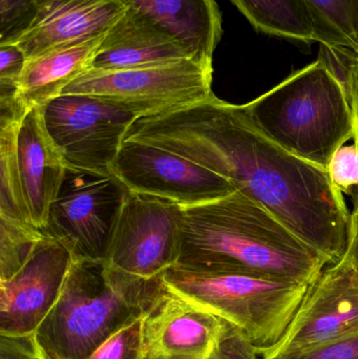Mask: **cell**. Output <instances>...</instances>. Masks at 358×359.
<instances>
[{
	"label": "cell",
	"instance_id": "6da1fadb",
	"mask_svg": "<svg viewBox=\"0 0 358 359\" xmlns=\"http://www.w3.org/2000/svg\"><path fill=\"white\" fill-rule=\"evenodd\" d=\"M125 140L165 149L220 175L331 264L346 257L351 213L327 170L261 134L242 105L212 96L165 115L137 120Z\"/></svg>",
	"mask_w": 358,
	"mask_h": 359
},
{
	"label": "cell",
	"instance_id": "7a4b0ae2",
	"mask_svg": "<svg viewBox=\"0 0 358 359\" xmlns=\"http://www.w3.org/2000/svg\"><path fill=\"white\" fill-rule=\"evenodd\" d=\"M331 262L240 191L183 208L174 267L312 284Z\"/></svg>",
	"mask_w": 358,
	"mask_h": 359
},
{
	"label": "cell",
	"instance_id": "3957f363",
	"mask_svg": "<svg viewBox=\"0 0 358 359\" xmlns=\"http://www.w3.org/2000/svg\"><path fill=\"white\" fill-rule=\"evenodd\" d=\"M104 262L75 257L60 294L33 334L43 359H86L107 339L141 320L163 289Z\"/></svg>",
	"mask_w": 358,
	"mask_h": 359
},
{
	"label": "cell",
	"instance_id": "277c9868",
	"mask_svg": "<svg viewBox=\"0 0 358 359\" xmlns=\"http://www.w3.org/2000/svg\"><path fill=\"white\" fill-rule=\"evenodd\" d=\"M242 107L261 134L322 170L354 136L346 84L323 58Z\"/></svg>",
	"mask_w": 358,
	"mask_h": 359
},
{
	"label": "cell",
	"instance_id": "5b68a950",
	"mask_svg": "<svg viewBox=\"0 0 358 359\" xmlns=\"http://www.w3.org/2000/svg\"><path fill=\"white\" fill-rule=\"evenodd\" d=\"M162 282L172 292L239 329L254 354L277 344L310 284L241 274H212L172 267Z\"/></svg>",
	"mask_w": 358,
	"mask_h": 359
},
{
	"label": "cell",
	"instance_id": "8992f818",
	"mask_svg": "<svg viewBox=\"0 0 358 359\" xmlns=\"http://www.w3.org/2000/svg\"><path fill=\"white\" fill-rule=\"evenodd\" d=\"M212 63L198 59L117 71L88 69L61 95L111 101L141 118L165 115L214 96Z\"/></svg>",
	"mask_w": 358,
	"mask_h": 359
},
{
	"label": "cell",
	"instance_id": "52a82bcc",
	"mask_svg": "<svg viewBox=\"0 0 358 359\" xmlns=\"http://www.w3.org/2000/svg\"><path fill=\"white\" fill-rule=\"evenodd\" d=\"M42 107L44 123L69 170L111 177L132 124L130 109L86 95H61Z\"/></svg>",
	"mask_w": 358,
	"mask_h": 359
},
{
	"label": "cell",
	"instance_id": "ba28073f",
	"mask_svg": "<svg viewBox=\"0 0 358 359\" xmlns=\"http://www.w3.org/2000/svg\"><path fill=\"white\" fill-rule=\"evenodd\" d=\"M358 337V272L346 257L330 264L309 287L285 334L258 359H301Z\"/></svg>",
	"mask_w": 358,
	"mask_h": 359
},
{
	"label": "cell",
	"instance_id": "9c48e42d",
	"mask_svg": "<svg viewBox=\"0 0 358 359\" xmlns=\"http://www.w3.org/2000/svg\"><path fill=\"white\" fill-rule=\"evenodd\" d=\"M183 207L128 192L116 219L104 263L143 280H159L180 252Z\"/></svg>",
	"mask_w": 358,
	"mask_h": 359
},
{
	"label": "cell",
	"instance_id": "30bf717a",
	"mask_svg": "<svg viewBox=\"0 0 358 359\" xmlns=\"http://www.w3.org/2000/svg\"><path fill=\"white\" fill-rule=\"evenodd\" d=\"M128 192L113 176L67 170L43 232L71 245L76 257L104 262L116 219Z\"/></svg>",
	"mask_w": 358,
	"mask_h": 359
},
{
	"label": "cell",
	"instance_id": "8fae6325",
	"mask_svg": "<svg viewBox=\"0 0 358 359\" xmlns=\"http://www.w3.org/2000/svg\"><path fill=\"white\" fill-rule=\"evenodd\" d=\"M111 175L130 192L164 198L185 207L237 191L220 175L181 156L138 141L124 140Z\"/></svg>",
	"mask_w": 358,
	"mask_h": 359
},
{
	"label": "cell",
	"instance_id": "7c38bea8",
	"mask_svg": "<svg viewBox=\"0 0 358 359\" xmlns=\"http://www.w3.org/2000/svg\"><path fill=\"white\" fill-rule=\"evenodd\" d=\"M71 245L44 233L29 261L0 280V337H31L54 307L75 261Z\"/></svg>",
	"mask_w": 358,
	"mask_h": 359
},
{
	"label": "cell",
	"instance_id": "4fadbf2b",
	"mask_svg": "<svg viewBox=\"0 0 358 359\" xmlns=\"http://www.w3.org/2000/svg\"><path fill=\"white\" fill-rule=\"evenodd\" d=\"M226 326V320L164 285L141 318L139 359H209Z\"/></svg>",
	"mask_w": 358,
	"mask_h": 359
},
{
	"label": "cell",
	"instance_id": "5bb4252c",
	"mask_svg": "<svg viewBox=\"0 0 358 359\" xmlns=\"http://www.w3.org/2000/svg\"><path fill=\"white\" fill-rule=\"evenodd\" d=\"M130 6V0H37L35 19L16 44L27 60L64 44L99 37Z\"/></svg>",
	"mask_w": 358,
	"mask_h": 359
},
{
	"label": "cell",
	"instance_id": "9a60e30c",
	"mask_svg": "<svg viewBox=\"0 0 358 359\" xmlns=\"http://www.w3.org/2000/svg\"><path fill=\"white\" fill-rule=\"evenodd\" d=\"M17 164L29 222L43 231L69 168L46 130L41 107L29 109L19 126Z\"/></svg>",
	"mask_w": 358,
	"mask_h": 359
},
{
	"label": "cell",
	"instance_id": "2e32d148",
	"mask_svg": "<svg viewBox=\"0 0 358 359\" xmlns=\"http://www.w3.org/2000/svg\"><path fill=\"white\" fill-rule=\"evenodd\" d=\"M193 58L198 59L188 46L130 6L107 32L90 69L117 71Z\"/></svg>",
	"mask_w": 358,
	"mask_h": 359
},
{
	"label": "cell",
	"instance_id": "e0dca14e",
	"mask_svg": "<svg viewBox=\"0 0 358 359\" xmlns=\"http://www.w3.org/2000/svg\"><path fill=\"white\" fill-rule=\"evenodd\" d=\"M105 35L64 44L27 59L17 84V103L29 111L61 96L71 82L90 69Z\"/></svg>",
	"mask_w": 358,
	"mask_h": 359
},
{
	"label": "cell",
	"instance_id": "ac0fdd59",
	"mask_svg": "<svg viewBox=\"0 0 358 359\" xmlns=\"http://www.w3.org/2000/svg\"><path fill=\"white\" fill-rule=\"evenodd\" d=\"M132 8L188 46L199 60L212 63L222 38V16L216 0H130Z\"/></svg>",
	"mask_w": 358,
	"mask_h": 359
},
{
	"label": "cell",
	"instance_id": "d6986e66",
	"mask_svg": "<svg viewBox=\"0 0 358 359\" xmlns=\"http://www.w3.org/2000/svg\"><path fill=\"white\" fill-rule=\"evenodd\" d=\"M250 25L263 33L303 43L317 42L306 0H231Z\"/></svg>",
	"mask_w": 358,
	"mask_h": 359
},
{
	"label": "cell",
	"instance_id": "ffe728a7",
	"mask_svg": "<svg viewBox=\"0 0 358 359\" xmlns=\"http://www.w3.org/2000/svg\"><path fill=\"white\" fill-rule=\"evenodd\" d=\"M0 217L31 224L23 201L17 164V140L21 121L27 109L16 99H0Z\"/></svg>",
	"mask_w": 358,
	"mask_h": 359
},
{
	"label": "cell",
	"instance_id": "44dd1931",
	"mask_svg": "<svg viewBox=\"0 0 358 359\" xmlns=\"http://www.w3.org/2000/svg\"><path fill=\"white\" fill-rule=\"evenodd\" d=\"M43 236L42 230L27 222L0 217V280L23 267Z\"/></svg>",
	"mask_w": 358,
	"mask_h": 359
},
{
	"label": "cell",
	"instance_id": "7402d4cb",
	"mask_svg": "<svg viewBox=\"0 0 358 359\" xmlns=\"http://www.w3.org/2000/svg\"><path fill=\"white\" fill-rule=\"evenodd\" d=\"M37 0H0V46L16 44L29 31Z\"/></svg>",
	"mask_w": 358,
	"mask_h": 359
},
{
	"label": "cell",
	"instance_id": "603a6c76",
	"mask_svg": "<svg viewBox=\"0 0 358 359\" xmlns=\"http://www.w3.org/2000/svg\"><path fill=\"white\" fill-rule=\"evenodd\" d=\"M141 320L132 323L101 344L86 359H139Z\"/></svg>",
	"mask_w": 358,
	"mask_h": 359
},
{
	"label": "cell",
	"instance_id": "cb8c5ba5",
	"mask_svg": "<svg viewBox=\"0 0 358 359\" xmlns=\"http://www.w3.org/2000/svg\"><path fill=\"white\" fill-rule=\"evenodd\" d=\"M332 184L342 194L358 196V147L352 144L343 145L334 154L328 168Z\"/></svg>",
	"mask_w": 358,
	"mask_h": 359
},
{
	"label": "cell",
	"instance_id": "d4e9b609",
	"mask_svg": "<svg viewBox=\"0 0 358 359\" xmlns=\"http://www.w3.org/2000/svg\"><path fill=\"white\" fill-rule=\"evenodd\" d=\"M27 57L17 44L0 46V98L14 97Z\"/></svg>",
	"mask_w": 358,
	"mask_h": 359
},
{
	"label": "cell",
	"instance_id": "484cf974",
	"mask_svg": "<svg viewBox=\"0 0 358 359\" xmlns=\"http://www.w3.org/2000/svg\"><path fill=\"white\" fill-rule=\"evenodd\" d=\"M0 359H41L31 337H0Z\"/></svg>",
	"mask_w": 358,
	"mask_h": 359
},
{
	"label": "cell",
	"instance_id": "4316f807",
	"mask_svg": "<svg viewBox=\"0 0 358 359\" xmlns=\"http://www.w3.org/2000/svg\"><path fill=\"white\" fill-rule=\"evenodd\" d=\"M301 359H358V337L336 341Z\"/></svg>",
	"mask_w": 358,
	"mask_h": 359
},
{
	"label": "cell",
	"instance_id": "83f0119b",
	"mask_svg": "<svg viewBox=\"0 0 358 359\" xmlns=\"http://www.w3.org/2000/svg\"><path fill=\"white\" fill-rule=\"evenodd\" d=\"M347 88L352 109L353 126H354V143L358 147V56L351 60L347 72ZM358 208V196L354 198V209Z\"/></svg>",
	"mask_w": 358,
	"mask_h": 359
},
{
	"label": "cell",
	"instance_id": "f1b7e54d",
	"mask_svg": "<svg viewBox=\"0 0 358 359\" xmlns=\"http://www.w3.org/2000/svg\"><path fill=\"white\" fill-rule=\"evenodd\" d=\"M346 257L358 272V208L351 213V240Z\"/></svg>",
	"mask_w": 358,
	"mask_h": 359
},
{
	"label": "cell",
	"instance_id": "f546056e",
	"mask_svg": "<svg viewBox=\"0 0 358 359\" xmlns=\"http://www.w3.org/2000/svg\"><path fill=\"white\" fill-rule=\"evenodd\" d=\"M40 356H41V355H40ZM41 359H43V358H42V356H41Z\"/></svg>",
	"mask_w": 358,
	"mask_h": 359
}]
</instances>
